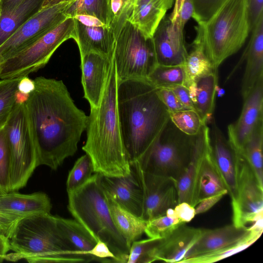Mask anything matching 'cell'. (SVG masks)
I'll list each match as a JSON object with an SVG mask.
<instances>
[{
	"mask_svg": "<svg viewBox=\"0 0 263 263\" xmlns=\"http://www.w3.org/2000/svg\"><path fill=\"white\" fill-rule=\"evenodd\" d=\"M25 102L36 153L37 166L53 170L74 155L88 116L74 104L62 80L39 77Z\"/></svg>",
	"mask_w": 263,
	"mask_h": 263,
	"instance_id": "cell-1",
	"label": "cell"
},
{
	"mask_svg": "<svg viewBox=\"0 0 263 263\" xmlns=\"http://www.w3.org/2000/svg\"><path fill=\"white\" fill-rule=\"evenodd\" d=\"M147 79L118 80L117 110L123 142L130 162L151 146L170 119V113Z\"/></svg>",
	"mask_w": 263,
	"mask_h": 263,
	"instance_id": "cell-2",
	"label": "cell"
},
{
	"mask_svg": "<svg viewBox=\"0 0 263 263\" xmlns=\"http://www.w3.org/2000/svg\"><path fill=\"white\" fill-rule=\"evenodd\" d=\"M118 82L112 59L99 106L90 107L86 128V141L82 147L92 161L94 173L109 177L126 176L132 171L120 129Z\"/></svg>",
	"mask_w": 263,
	"mask_h": 263,
	"instance_id": "cell-3",
	"label": "cell"
},
{
	"mask_svg": "<svg viewBox=\"0 0 263 263\" xmlns=\"http://www.w3.org/2000/svg\"><path fill=\"white\" fill-rule=\"evenodd\" d=\"M10 250L5 260L30 263L88 262L97 261L79 254L61 231L57 216L32 215L20 219L8 237Z\"/></svg>",
	"mask_w": 263,
	"mask_h": 263,
	"instance_id": "cell-4",
	"label": "cell"
},
{
	"mask_svg": "<svg viewBox=\"0 0 263 263\" xmlns=\"http://www.w3.org/2000/svg\"><path fill=\"white\" fill-rule=\"evenodd\" d=\"M68 209L72 216L98 241L105 242L115 262L127 263L130 247L116 227L106 195L95 173L84 184L68 192Z\"/></svg>",
	"mask_w": 263,
	"mask_h": 263,
	"instance_id": "cell-5",
	"label": "cell"
},
{
	"mask_svg": "<svg viewBox=\"0 0 263 263\" xmlns=\"http://www.w3.org/2000/svg\"><path fill=\"white\" fill-rule=\"evenodd\" d=\"M197 24L194 40L218 69L241 48L251 31L248 0H227L209 20Z\"/></svg>",
	"mask_w": 263,
	"mask_h": 263,
	"instance_id": "cell-6",
	"label": "cell"
},
{
	"mask_svg": "<svg viewBox=\"0 0 263 263\" xmlns=\"http://www.w3.org/2000/svg\"><path fill=\"white\" fill-rule=\"evenodd\" d=\"M196 135L183 133L170 118L153 143L135 161L146 173L177 180L190 160Z\"/></svg>",
	"mask_w": 263,
	"mask_h": 263,
	"instance_id": "cell-7",
	"label": "cell"
},
{
	"mask_svg": "<svg viewBox=\"0 0 263 263\" xmlns=\"http://www.w3.org/2000/svg\"><path fill=\"white\" fill-rule=\"evenodd\" d=\"M25 102H16L4 126L11 157L9 192L24 187L37 167L35 146Z\"/></svg>",
	"mask_w": 263,
	"mask_h": 263,
	"instance_id": "cell-8",
	"label": "cell"
},
{
	"mask_svg": "<svg viewBox=\"0 0 263 263\" xmlns=\"http://www.w3.org/2000/svg\"><path fill=\"white\" fill-rule=\"evenodd\" d=\"M113 59L118 80L147 79L157 65L152 37L128 20L115 37Z\"/></svg>",
	"mask_w": 263,
	"mask_h": 263,
	"instance_id": "cell-9",
	"label": "cell"
},
{
	"mask_svg": "<svg viewBox=\"0 0 263 263\" xmlns=\"http://www.w3.org/2000/svg\"><path fill=\"white\" fill-rule=\"evenodd\" d=\"M261 234L251 226L232 224L214 229H203L202 234L181 263H211L239 252L254 243Z\"/></svg>",
	"mask_w": 263,
	"mask_h": 263,
	"instance_id": "cell-10",
	"label": "cell"
},
{
	"mask_svg": "<svg viewBox=\"0 0 263 263\" xmlns=\"http://www.w3.org/2000/svg\"><path fill=\"white\" fill-rule=\"evenodd\" d=\"M73 17H68L30 46L0 64V79L22 78L44 67L65 41L74 39Z\"/></svg>",
	"mask_w": 263,
	"mask_h": 263,
	"instance_id": "cell-11",
	"label": "cell"
},
{
	"mask_svg": "<svg viewBox=\"0 0 263 263\" xmlns=\"http://www.w3.org/2000/svg\"><path fill=\"white\" fill-rule=\"evenodd\" d=\"M236 153V195L231 201L232 223L237 227H249V224L263 220V184L244 156L238 151Z\"/></svg>",
	"mask_w": 263,
	"mask_h": 263,
	"instance_id": "cell-12",
	"label": "cell"
},
{
	"mask_svg": "<svg viewBox=\"0 0 263 263\" xmlns=\"http://www.w3.org/2000/svg\"><path fill=\"white\" fill-rule=\"evenodd\" d=\"M71 2L42 9L20 26L0 46V64L26 49L64 22L68 18L65 12Z\"/></svg>",
	"mask_w": 263,
	"mask_h": 263,
	"instance_id": "cell-13",
	"label": "cell"
},
{
	"mask_svg": "<svg viewBox=\"0 0 263 263\" xmlns=\"http://www.w3.org/2000/svg\"><path fill=\"white\" fill-rule=\"evenodd\" d=\"M142 188L143 211L142 218L148 221L163 215L178 203L176 180L143 171L136 161L130 162Z\"/></svg>",
	"mask_w": 263,
	"mask_h": 263,
	"instance_id": "cell-14",
	"label": "cell"
},
{
	"mask_svg": "<svg viewBox=\"0 0 263 263\" xmlns=\"http://www.w3.org/2000/svg\"><path fill=\"white\" fill-rule=\"evenodd\" d=\"M157 64L182 65L188 54L184 28L168 15L160 21L152 37Z\"/></svg>",
	"mask_w": 263,
	"mask_h": 263,
	"instance_id": "cell-15",
	"label": "cell"
},
{
	"mask_svg": "<svg viewBox=\"0 0 263 263\" xmlns=\"http://www.w3.org/2000/svg\"><path fill=\"white\" fill-rule=\"evenodd\" d=\"M261 122H263V79L257 83L243 100L239 118L228 126V139L234 149L240 151Z\"/></svg>",
	"mask_w": 263,
	"mask_h": 263,
	"instance_id": "cell-16",
	"label": "cell"
},
{
	"mask_svg": "<svg viewBox=\"0 0 263 263\" xmlns=\"http://www.w3.org/2000/svg\"><path fill=\"white\" fill-rule=\"evenodd\" d=\"M100 182L107 196L125 210L142 218L143 192L132 167L131 173L126 176L109 177L100 174Z\"/></svg>",
	"mask_w": 263,
	"mask_h": 263,
	"instance_id": "cell-17",
	"label": "cell"
},
{
	"mask_svg": "<svg viewBox=\"0 0 263 263\" xmlns=\"http://www.w3.org/2000/svg\"><path fill=\"white\" fill-rule=\"evenodd\" d=\"M209 122L211 155L232 201L236 195V151L226 138L213 117Z\"/></svg>",
	"mask_w": 263,
	"mask_h": 263,
	"instance_id": "cell-18",
	"label": "cell"
},
{
	"mask_svg": "<svg viewBox=\"0 0 263 263\" xmlns=\"http://www.w3.org/2000/svg\"><path fill=\"white\" fill-rule=\"evenodd\" d=\"M113 57L109 58L96 53L81 57L82 84L84 97L90 107L99 106Z\"/></svg>",
	"mask_w": 263,
	"mask_h": 263,
	"instance_id": "cell-19",
	"label": "cell"
},
{
	"mask_svg": "<svg viewBox=\"0 0 263 263\" xmlns=\"http://www.w3.org/2000/svg\"><path fill=\"white\" fill-rule=\"evenodd\" d=\"M74 18L77 42L80 57L96 53L111 58L113 57L115 35L112 28L101 22L84 23Z\"/></svg>",
	"mask_w": 263,
	"mask_h": 263,
	"instance_id": "cell-20",
	"label": "cell"
},
{
	"mask_svg": "<svg viewBox=\"0 0 263 263\" xmlns=\"http://www.w3.org/2000/svg\"><path fill=\"white\" fill-rule=\"evenodd\" d=\"M210 146L209 127L204 124L196 135L190 160L184 171L176 180L178 203L185 202L195 207V193L198 174L204 156Z\"/></svg>",
	"mask_w": 263,
	"mask_h": 263,
	"instance_id": "cell-21",
	"label": "cell"
},
{
	"mask_svg": "<svg viewBox=\"0 0 263 263\" xmlns=\"http://www.w3.org/2000/svg\"><path fill=\"white\" fill-rule=\"evenodd\" d=\"M203 229L182 224L163 238L157 246L155 261L180 262L201 237Z\"/></svg>",
	"mask_w": 263,
	"mask_h": 263,
	"instance_id": "cell-22",
	"label": "cell"
},
{
	"mask_svg": "<svg viewBox=\"0 0 263 263\" xmlns=\"http://www.w3.org/2000/svg\"><path fill=\"white\" fill-rule=\"evenodd\" d=\"M251 32V38L240 60H246L241 87L243 100L263 79V13Z\"/></svg>",
	"mask_w": 263,
	"mask_h": 263,
	"instance_id": "cell-23",
	"label": "cell"
},
{
	"mask_svg": "<svg viewBox=\"0 0 263 263\" xmlns=\"http://www.w3.org/2000/svg\"><path fill=\"white\" fill-rule=\"evenodd\" d=\"M51 207L50 198L43 192L23 194L13 191L0 196V212L20 218L50 213Z\"/></svg>",
	"mask_w": 263,
	"mask_h": 263,
	"instance_id": "cell-24",
	"label": "cell"
},
{
	"mask_svg": "<svg viewBox=\"0 0 263 263\" xmlns=\"http://www.w3.org/2000/svg\"><path fill=\"white\" fill-rule=\"evenodd\" d=\"M217 82L216 70L195 79L186 86L194 110L204 123H208L213 117Z\"/></svg>",
	"mask_w": 263,
	"mask_h": 263,
	"instance_id": "cell-25",
	"label": "cell"
},
{
	"mask_svg": "<svg viewBox=\"0 0 263 263\" xmlns=\"http://www.w3.org/2000/svg\"><path fill=\"white\" fill-rule=\"evenodd\" d=\"M175 0H151L133 8L127 20L146 36L152 37L166 12L173 6Z\"/></svg>",
	"mask_w": 263,
	"mask_h": 263,
	"instance_id": "cell-26",
	"label": "cell"
},
{
	"mask_svg": "<svg viewBox=\"0 0 263 263\" xmlns=\"http://www.w3.org/2000/svg\"><path fill=\"white\" fill-rule=\"evenodd\" d=\"M226 190L225 184L212 158L210 146L203 158L198 176L195 193V206L202 199Z\"/></svg>",
	"mask_w": 263,
	"mask_h": 263,
	"instance_id": "cell-27",
	"label": "cell"
},
{
	"mask_svg": "<svg viewBox=\"0 0 263 263\" xmlns=\"http://www.w3.org/2000/svg\"><path fill=\"white\" fill-rule=\"evenodd\" d=\"M106 196L114 224L130 247L132 243L144 233L147 221L125 210Z\"/></svg>",
	"mask_w": 263,
	"mask_h": 263,
	"instance_id": "cell-28",
	"label": "cell"
},
{
	"mask_svg": "<svg viewBox=\"0 0 263 263\" xmlns=\"http://www.w3.org/2000/svg\"><path fill=\"white\" fill-rule=\"evenodd\" d=\"M43 2L44 0H24L10 11L0 15V46L42 9Z\"/></svg>",
	"mask_w": 263,
	"mask_h": 263,
	"instance_id": "cell-29",
	"label": "cell"
},
{
	"mask_svg": "<svg viewBox=\"0 0 263 263\" xmlns=\"http://www.w3.org/2000/svg\"><path fill=\"white\" fill-rule=\"evenodd\" d=\"M57 217L61 231L76 251L81 255L95 257L89 253L96 245L97 240L76 219Z\"/></svg>",
	"mask_w": 263,
	"mask_h": 263,
	"instance_id": "cell-30",
	"label": "cell"
},
{
	"mask_svg": "<svg viewBox=\"0 0 263 263\" xmlns=\"http://www.w3.org/2000/svg\"><path fill=\"white\" fill-rule=\"evenodd\" d=\"M65 13L68 17L92 16L109 27L113 20L111 0H76L70 3Z\"/></svg>",
	"mask_w": 263,
	"mask_h": 263,
	"instance_id": "cell-31",
	"label": "cell"
},
{
	"mask_svg": "<svg viewBox=\"0 0 263 263\" xmlns=\"http://www.w3.org/2000/svg\"><path fill=\"white\" fill-rule=\"evenodd\" d=\"M192 46V49L188 52L182 65L186 77L185 87L195 79L217 70L207 57L199 42L194 40Z\"/></svg>",
	"mask_w": 263,
	"mask_h": 263,
	"instance_id": "cell-32",
	"label": "cell"
},
{
	"mask_svg": "<svg viewBox=\"0 0 263 263\" xmlns=\"http://www.w3.org/2000/svg\"><path fill=\"white\" fill-rule=\"evenodd\" d=\"M262 146L263 122H261L238 152L246 158L258 180L263 184Z\"/></svg>",
	"mask_w": 263,
	"mask_h": 263,
	"instance_id": "cell-33",
	"label": "cell"
},
{
	"mask_svg": "<svg viewBox=\"0 0 263 263\" xmlns=\"http://www.w3.org/2000/svg\"><path fill=\"white\" fill-rule=\"evenodd\" d=\"M147 79L157 88H170L178 85L184 86L186 77L183 65L157 64Z\"/></svg>",
	"mask_w": 263,
	"mask_h": 263,
	"instance_id": "cell-34",
	"label": "cell"
},
{
	"mask_svg": "<svg viewBox=\"0 0 263 263\" xmlns=\"http://www.w3.org/2000/svg\"><path fill=\"white\" fill-rule=\"evenodd\" d=\"M20 79L0 80V128L7 123L16 103L18 83Z\"/></svg>",
	"mask_w": 263,
	"mask_h": 263,
	"instance_id": "cell-35",
	"label": "cell"
},
{
	"mask_svg": "<svg viewBox=\"0 0 263 263\" xmlns=\"http://www.w3.org/2000/svg\"><path fill=\"white\" fill-rule=\"evenodd\" d=\"M182 224L184 223L178 217L174 208H171L165 214L148 221L144 233L149 238H161Z\"/></svg>",
	"mask_w": 263,
	"mask_h": 263,
	"instance_id": "cell-36",
	"label": "cell"
},
{
	"mask_svg": "<svg viewBox=\"0 0 263 263\" xmlns=\"http://www.w3.org/2000/svg\"><path fill=\"white\" fill-rule=\"evenodd\" d=\"M93 172V165L89 156L86 154L80 157L69 173L66 181L67 193L84 184L91 177Z\"/></svg>",
	"mask_w": 263,
	"mask_h": 263,
	"instance_id": "cell-37",
	"label": "cell"
},
{
	"mask_svg": "<svg viewBox=\"0 0 263 263\" xmlns=\"http://www.w3.org/2000/svg\"><path fill=\"white\" fill-rule=\"evenodd\" d=\"M161 238H149L136 240L130 247L127 263H151L155 261L157 246Z\"/></svg>",
	"mask_w": 263,
	"mask_h": 263,
	"instance_id": "cell-38",
	"label": "cell"
},
{
	"mask_svg": "<svg viewBox=\"0 0 263 263\" xmlns=\"http://www.w3.org/2000/svg\"><path fill=\"white\" fill-rule=\"evenodd\" d=\"M170 118L174 124L181 132L190 136L197 135L203 122L194 110H183L170 113Z\"/></svg>",
	"mask_w": 263,
	"mask_h": 263,
	"instance_id": "cell-39",
	"label": "cell"
},
{
	"mask_svg": "<svg viewBox=\"0 0 263 263\" xmlns=\"http://www.w3.org/2000/svg\"><path fill=\"white\" fill-rule=\"evenodd\" d=\"M10 170V153L3 126L0 128V190L5 193L9 192Z\"/></svg>",
	"mask_w": 263,
	"mask_h": 263,
	"instance_id": "cell-40",
	"label": "cell"
},
{
	"mask_svg": "<svg viewBox=\"0 0 263 263\" xmlns=\"http://www.w3.org/2000/svg\"><path fill=\"white\" fill-rule=\"evenodd\" d=\"M194 6L192 18L197 23L209 20L227 0H192Z\"/></svg>",
	"mask_w": 263,
	"mask_h": 263,
	"instance_id": "cell-41",
	"label": "cell"
},
{
	"mask_svg": "<svg viewBox=\"0 0 263 263\" xmlns=\"http://www.w3.org/2000/svg\"><path fill=\"white\" fill-rule=\"evenodd\" d=\"M194 11L192 0H175L172 12L168 15L170 18L184 27L192 17Z\"/></svg>",
	"mask_w": 263,
	"mask_h": 263,
	"instance_id": "cell-42",
	"label": "cell"
},
{
	"mask_svg": "<svg viewBox=\"0 0 263 263\" xmlns=\"http://www.w3.org/2000/svg\"><path fill=\"white\" fill-rule=\"evenodd\" d=\"M157 93L160 100L166 107L169 113L187 109L180 103L171 89L158 88Z\"/></svg>",
	"mask_w": 263,
	"mask_h": 263,
	"instance_id": "cell-43",
	"label": "cell"
},
{
	"mask_svg": "<svg viewBox=\"0 0 263 263\" xmlns=\"http://www.w3.org/2000/svg\"><path fill=\"white\" fill-rule=\"evenodd\" d=\"M90 255L96 257L98 261L103 262H115V256L107 245L103 241L98 240L96 245L90 251Z\"/></svg>",
	"mask_w": 263,
	"mask_h": 263,
	"instance_id": "cell-44",
	"label": "cell"
},
{
	"mask_svg": "<svg viewBox=\"0 0 263 263\" xmlns=\"http://www.w3.org/2000/svg\"><path fill=\"white\" fill-rule=\"evenodd\" d=\"M21 218L0 212V235L8 238L15 224Z\"/></svg>",
	"mask_w": 263,
	"mask_h": 263,
	"instance_id": "cell-45",
	"label": "cell"
},
{
	"mask_svg": "<svg viewBox=\"0 0 263 263\" xmlns=\"http://www.w3.org/2000/svg\"><path fill=\"white\" fill-rule=\"evenodd\" d=\"M174 210L183 223L191 221L196 215L195 207L185 202L178 203L174 208Z\"/></svg>",
	"mask_w": 263,
	"mask_h": 263,
	"instance_id": "cell-46",
	"label": "cell"
},
{
	"mask_svg": "<svg viewBox=\"0 0 263 263\" xmlns=\"http://www.w3.org/2000/svg\"><path fill=\"white\" fill-rule=\"evenodd\" d=\"M227 194L228 191L226 190L202 199L195 207V214L208 211Z\"/></svg>",
	"mask_w": 263,
	"mask_h": 263,
	"instance_id": "cell-47",
	"label": "cell"
},
{
	"mask_svg": "<svg viewBox=\"0 0 263 263\" xmlns=\"http://www.w3.org/2000/svg\"><path fill=\"white\" fill-rule=\"evenodd\" d=\"M263 13V0H248V15L252 30Z\"/></svg>",
	"mask_w": 263,
	"mask_h": 263,
	"instance_id": "cell-48",
	"label": "cell"
},
{
	"mask_svg": "<svg viewBox=\"0 0 263 263\" xmlns=\"http://www.w3.org/2000/svg\"><path fill=\"white\" fill-rule=\"evenodd\" d=\"M168 88L173 91L180 103L186 109L194 110L189 91L186 87L182 85H178L172 86Z\"/></svg>",
	"mask_w": 263,
	"mask_h": 263,
	"instance_id": "cell-49",
	"label": "cell"
},
{
	"mask_svg": "<svg viewBox=\"0 0 263 263\" xmlns=\"http://www.w3.org/2000/svg\"><path fill=\"white\" fill-rule=\"evenodd\" d=\"M35 88V82L28 76L20 79L18 83V91L21 93L29 95Z\"/></svg>",
	"mask_w": 263,
	"mask_h": 263,
	"instance_id": "cell-50",
	"label": "cell"
},
{
	"mask_svg": "<svg viewBox=\"0 0 263 263\" xmlns=\"http://www.w3.org/2000/svg\"><path fill=\"white\" fill-rule=\"evenodd\" d=\"M23 1L24 0H0V15L10 11Z\"/></svg>",
	"mask_w": 263,
	"mask_h": 263,
	"instance_id": "cell-51",
	"label": "cell"
},
{
	"mask_svg": "<svg viewBox=\"0 0 263 263\" xmlns=\"http://www.w3.org/2000/svg\"><path fill=\"white\" fill-rule=\"evenodd\" d=\"M9 250L8 239L0 235V263L5 260V256Z\"/></svg>",
	"mask_w": 263,
	"mask_h": 263,
	"instance_id": "cell-52",
	"label": "cell"
},
{
	"mask_svg": "<svg viewBox=\"0 0 263 263\" xmlns=\"http://www.w3.org/2000/svg\"><path fill=\"white\" fill-rule=\"evenodd\" d=\"M75 1L76 0H44L42 9L50 7L62 3L71 2Z\"/></svg>",
	"mask_w": 263,
	"mask_h": 263,
	"instance_id": "cell-53",
	"label": "cell"
},
{
	"mask_svg": "<svg viewBox=\"0 0 263 263\" xmlns=\"http://www.w3.org/2000/svg\"><path fill=\"white\" fill-rule=\"evenodd\" d=\"M151 0H133V8L145 4Z\"/></svg>",
	"mask_w": 263,
	"mask_h": 263,
	"instance_id": "cell-54",
	"label": "cell"
},
{
	"mask_svg": "<svg viewBox=\"0 0 263 263\" xmlns=\"http://www.w3.org/2000/svg\"><path fill=\"white\" fill-rule=\"evenodd\" d=\"M5 193H5V192H4L2 190H0V196L3 195Z\"/></svg>",
	"mask_w": 263,
	"mask_h": 263,
	"instance_id": "cell-55",
	"label": "cell"
}]
</instances>
